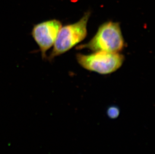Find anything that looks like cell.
<instances>
[{
    "label": "cell",
    "mask_w": 155,
    "mask_h": 154,
    "mask_svg": "<svg viewBox=\"0 0 155 154\" xmlns=\"http://www.w3.org/2000/svg\"><path fill=\"white\" fill-rule=\"evenodd\" d=\"M125 46L120 24L110 21L101 24L94 37L87 43L77 47L76 49L120 53Z\"/></svg>",
    "instance_id": "1"
},
{
    "label": "cell",
    "mask_w": 155,
    "mask_h": 154,
    "mask_svg": "<svg viewBox=\"0 0 155 154\" xmlns=\"http://www.w3.org/2000/svg\"><path fill=\"white\" fill-rule=\"evenodd\" d=\"M76 60L80 65L89 71L101 75L110 74L123 65L124 56L120 53L104 51L94 52L89 55L76 54Z\"/></svg>",
    "instance_id": "3"
},
{
    "label": "cell",
    "mask_w": 155,
    "mask_h": 154,
    "mask_svg": "<svg viewBox=\"0 0 155 154\" xmlns=\"http://www.w3.org/2000/svg\"><path fill=\"white\" fill-rule=\"evenodd\" d=\"M108 114L110 117H115L119 115V109L116 106L110 107L107 110Z\"/></svg>",
    "instance_id": "5"
},
{
    "label": "cell",
    "mask_w": 155,
    "mask_h": 154,
    "mask_svg": "<svg viewBox=\"0 0 155 154\" xmlns=\"http://www.w3.org/2000/svg\"><path fill=\"white\" fill-rule=\"evenodd\" d=\"M61 27V22L56 19L40 22L33 27L31 36L39 48L43 59H47L46 53L54 45Z\"/></svg>",
    "instance_id": "4"
},
{
    "label": "cell",
    "mask_w": 155,
    "mask_h": 154,
    "mask_svg": "<svg viewBox=\"0 0 155 154\" xmlns=\"http://www.w3.org/2000/svg\"><path fill=\"white\" fill-rule=\"evenodd\" d=\"M91 15V12L88 11L76 23L62 27L48 60L51 61L55 57L64 54L86 38Z\"/></svg>",
    "instance_id": "2"
}]
</instances>
